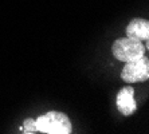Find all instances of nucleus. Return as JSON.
<instances>
[{
	"label": "nucleus",
	"instance_id": "obj_1",
	"mask_svg": "<svg viewBox=\"0 0 149 134\" xmlns=\"http://www.w3.org/2000/svg\"><path fill=\"white\" fill-rule=\"evenodd\" d=\"M36 129L46 134H69L71 133V122L65 113L49 111L35 119Z\"/></svg>",
	"mask_w": 149,
	"mask_h": 134
},
{
	"label": "nucleus",
	"instance_id": "obj_2",
	"mask_svg": "<svg viewBox=\"0 0 149 134\" xmlns=\"http://www.w3.org/2000/svg\"><path fill=\"white\" fill-rule=\"evenodd\" d=\"M113 55L121 62H130L137 58H141L145 54V47L141 40L133 38H121L111 46Z\"/></svg>",
	"mask_w": 149,
	"mask_h": 134
},
{
	"label": "nucleus",
	"instance_id": "obj_3",
	"mask_svg": "<svg viewBox=\"0 0 149 134\" xmlns=\"http://www.w3.org/2000/svg\"><path fill=\"white\" fill-rule=\"evenodd\" d=\"M121 78L128 83L144 82L149 78V60L142 55L134 60L126 62L125 67L121 71Z\"/></svg>",
	"mask_w": 149,
	"mask_h": 134
},
{
	"label": "nucleus",
	"instance_id": "obj_4",
	"mask_svg": "<svg viewBox=\"0 0 149 134\" xmlns=\"http://www.w3.org/2000/svg\"><path fill=\"white\" fill-rule=\"evenodd\" d=\"M117 107L124 115H132L136 111V101H134V89L126 86L120 90L117 94Z\"/></svg>",
	"mask_w": 149,
	"mask_h": 134
},
{
	"label": "nucleus",
	"instance_id": "obj_5",
	"mask_svg": "<svg viewBox=\"0 0 149 134\" xmlns=\"http://www.w3.org/2000/svg\"><path fill=\"white\" fill-rule=\"evenodd\" d=\"M128 38H133L137 40H148L149 38V22L146 19H133L126 27Z\"/></svg>",
	"mask_w": 149,
	"mask_h": 134
},
{
	"label": "nucleus",
	"instance_id": "obj_6",
	"mask_svg": "<svg viewBox=\"0 0 149 134\" xmlns=\"http://www.w3.org/2000/svg\"><path fill=\"white\" fill-rule=\"evenodd\" d=\"M22 131L24 134H34L38 131V129H36V124H35V121L32 119V118H27V119L24 121V125H23V127H22Z\"/></svg>",
	"mask_w": 149,
	"mask_h": 134
}]
</instances>
